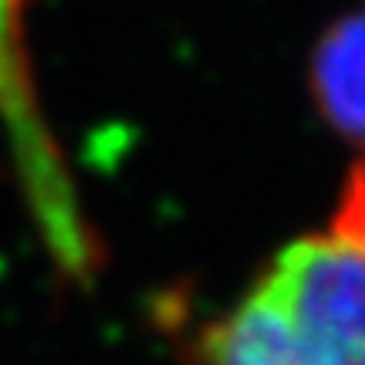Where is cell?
Returning a JSON list of instances; mask_svg holds the SVG:
<instances>
[{"instance_id":"6da1fadb","label":"cell","mask_w":365,"mask_h":365,"mask_svg":"<svg viewBox=\"0 0 365 365\" xmlns=\"http://www.w3.org/2000/svg\"><path fill=\"white\" fill-rule=\"evenodd\" d=\"M257 284L314 365H365V159L325 230L287 244Z\"/></svg>"},{"instance_id":"7a4b0ae2","label":"cell","mask_w":365,"mask_h":365,"mask_svg":"<svg viewBox=\"0 0 365 365\" xmlns=\"http://www.w3.org/2000/svg\"><path fill=\"white\" fill-rule=\"evenodd\" d=\"M0 125L11 145L31 217L65 271L95 264V234L85 223L65 156L48 129L27 48V0H0Z\"/></svg>"},{"instance_id":"3957f363","label":"cell","mask_w":365,"mask_h":365,"mask_svg":"<svg viewBox=\"0 0 365 365\" xmlns=\"http://www.w3.org/2000/svg\"><path fill=\"white\" fill-rule=\"evenodd\" d=\"M203 365H314L261 284L200 335Z\"/></svg>"},{"instance_id":"277c9868","label":"cell","mask_w":365,"mask_h":365,"mask_svg":"<svg viewBox=\"0 0 365 365\" xmlns=\"http://www.w3.org/2000/svg\"><path fill=\"white\" fill-rule=\"evenodd\" d=\"M312 88L328 122L365 145V7L328 27L312 61Z\"/></svg>"}]
</instances>
